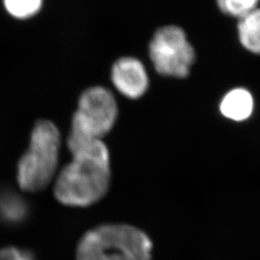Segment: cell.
<instances>
[{
  "label": "cell",
  "instance_id": "obj_12",
  "mask_svg": "<svg viewBox=\"0 0 260 260\" xmlns=\"http://www.w3.org/2000/svg\"><path fill=\"white\" fill-rule=\"evenodd\" d=\"M0 260H35L33 254L18 247L9 246L0 249Z\"/></svg>",
  "mask_w": 260,
  "mask_h": 260
},
{
  "label": "cell",
  "instance_id": "obj_1",
  "mask_svg": "<svg viewBox=\"0 0 260 260\" xmlns=\"http://www.w3.org/2000/svg\"><path fill=\"white\" fill-rule=\"evenodd\" d=\"M72 160L54 180V197L66 206L87 207L101 201L110 184L109 150L103 140L68 141Z\"/></svg>",
  "mask_w": 260,
  "mask_h": 260
},
{
  "label": "cell",
  "instance_id": "obj_4",
  "mask_svg": "<svg viewBox=\"0 0 260 260\" xmlns=\"http://www.w3.org/2000/svg\"><path fill=\"white\" fill-rule=\"evenodd\" d=\"M118 113L110 90L103 86L88 88L79 98L68 140H103L114 127Z\"/></svg>",
  "mask_w": 260,
  "mask_h": 260
},
{
  "label": "cell",
  "instance_id": "obj_8",
  "mask_svg": "<svg viewBox=\"0 0 260 260\" xmlns=\"http://www.w3.org/2000/svg\"><path fill=\"white\" fill-rule=\"evenodd\" d=\"M238 38L242 47L260 55V8H256L238 19Z\"/></svg>",
  "mask_w": 260,
  "mask_h": 260
},
{
  "label": "cell",
  "instance_id": "obj_6",
  "mask_svg": "<svg viewBox=\"0 0 260 260\" xmlns=\"http://www.w3.org/2000/svg\"><path fill=\"white\" fill-rule=\"evenodd\" d=\"M111 81L116 90L129 100L142 98L149 86V74L144 63L132 56L121 57L114 63Z\"/></svg>",
  "mask_w": 260,
  "mask_h": 260
},
{
  "label": "cell",
  "instance_id": "obj_2",
  "mask_svg": "<svg viewBox=\"0 0 260 260\" xmlns=\"http://www.w3.org/2000/svg\"><path fill=\"white\" fill-rule=\"evenodd\" d=\"M152 243L139 229L123 223L88 231L76 248V260H151Z\"/></svg>",
  "mask_w": 260,
  "mask_h": 260
},
{
  "label": "cell",
  "instance_id": "obj_9",
  "mask_svg": "<svg viewBox=\"0 0 260 260\" xmlns=\"http://www.w3.org/2000/svg\"><path fill=\"white\" fill-rule=\"evenodd\" d=\"M26 202L13 192L0 194V218L8 223H19L27 217Z\"/></svg>",
  "mask_w": 260,
  "mask_h": 260
},
{
  "label": "cell",
  "instance_id": "obj_3",
  "mask_svg": "<svg viewBox=\"0 0 260 260\" xmlns=\"http://www.w3.org/2000/svg\"><path fill=\"white\" fill-rule=\"evenodd\" d=\"M61 135L52 121L40 120L31 132L27 150L18 162L17 181L23 192L45 190L58 175Z\"/></svg>",
  "mask_w": 260,
  "mask_h": 260
},
{
  "label": "cell",
  "instance_id": "obj_7",
  "mask_svg": "<svg viewBox=\"0 0 260 260\" xmlns=\"http://www.w3.org/2000/svg\"><path fill=\"white\" fill-rule=\"evenodd\" d=\"M219 109L224 118L234 121L248 120L254 110V99L246 88L237 87L224 93Z\"/></svg>",
  "mask_w": 260,
  "mask_h": 260
},
{
  "label": "cell",
  "instance_id": "obj_10",
  "mask_svg": "<svg viewBox=\"0 0 260 260\" xmlns=\"http://www.w3.org/2000/svg\"><path fill=\"white\" fill-rule=\"evenodd\" d=\"M3 3L12 17L25 19L37 14L42 7L43 0H3Z\"/></svg>",
  "mask_w": 260,
  "mask_h": 260
},
{
  "label": "cell",
  "instance_id": "obj_5",
  "mask_svg": "<svg viewBox=\"0 0 260 260\" xmlns=\"http://www.w3.org/2000/svg\"><path fill=\"white\" fill-rule=\"evenodd\" d=\"M149 54L155 71L168 77L185 78L195 63V49L185 31L177 25L158 29L150 40Z\"/></svg>",
  "mask_w": 260,
  "mask_h": 260
},
{
  "label": "cell",
  "instance_id": "obj_11",
  "mask_svg": "<svg viewBox=\"0 0 260 260\" xmlns=\"http://www.w3.org/2000/svg\"><path fill=\"white\" fill-rule=\"evenodd\" d=\"M260 0H216L218 8L224 15L240 19L258 8Z\"/></svg>",
  "mask_w": 260,
  "mask_h": 260
}]
</instances>
